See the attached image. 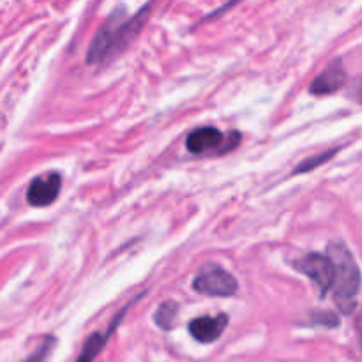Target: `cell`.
Returning <instances> with one entry per match:
<instances>
[{
	"mask_svg": "<svg viewBox=\"0 0 362 362\" xmlns=\"http://www.w3.org/2000/svg\"><path fill=\"white\" fill-rule=\"evenodd\" d=\"M225 136L216 127H200L194 129L193 133L187 136L186 147L191 154L200 156L207 154V152L218 151V154H223V145H225Z\"/></svg>",
	"mask_w": 362,
	"mask_h": 362,
	"instance_id": "cell-6",
	"label": "cell"
},
{
	"mask_svg": "<svg viewBox=\"0 0 362 362\" xmlns=\"http://www.w3.org/2000/svg\"><path fill=\"white\" fill-rule=\"evenodd\" d=\"M62 187V177L59 173L37 177L32 180L27 191V202L32 207H48L57 200Z\"/></svg>",
	"mask_w": 362,
	"mask_h": 362,
	"instance_id": "cell-5",
	"label": "cell"
},
{
	"mask_svg": "<svg viewBox=\"0 0 362 362\" xmlns=\"http://www.w3.org/2000/svg\"><path fill=\"white\" fill-rule=\"evenodd\" d=\"M296 267L297 271L306 274L317 285L320 297L327 296L329 290L332 288V283H334V265L327 255L311 253L297 260Z\"/></svg>",
	"mask_w": 362,
	"mask_h": 362,
	"instance_id": "cell-4",
	"label": "cell"
},
{
	"mask_svg": "<svg viewBox=\"0 0 362 362\" xmlns=\"http://www.w3.org/2000/svg\"><path fill=\"white\" fill-rule=\"evenodd\" d=\"M228 317L218 315V317H200L189 322V334L200 343H212L225 332Z\"/></svg>",
	"mask_w": 362,
	"mask_h": 362,
	"instance_id": "cell-7",
	"label": "cell"
},
{
	"mask_svg": "<svg viewBox=\"0 0 362 362\" xmlns=\"http://www.w3.org/2000/svg\"><path fill=\"white\" fill-rule=\"evenodd\" d=\"M357 329H359V336H361V343H362V315H361L359 322H357Z\"/></svg>",
	"mask_w": 362,
	"mask_h": 362,
	"instance_id": "cell-14",
	"label": "cell"
},
{
	"mask_svg": "<svg viewBox=\"0 0 362 362\" xmlns=\"http://www.w3.org/2000/svg\"><path fill=\"white\" fill-rule=\"evenodd\" d=\"M327 257L334 265V283L332 292L334 300L343 313H352L356 308V297L361 288V271L352 253L343 243H332L327 247Z\"/></svg>",
	"mask_w": 362,
	"mask_h": 362,
	"instance_id": "cell-2",
	"label": "cell"
},
{
	"mask_svg": "<svg viewBox=\"0 0 362 362\" xmlns=\"http://www.w3.org/2000/svg\"><path fill=\"white\" fill-rule=\"evenodd\" d=\"M313 320L318 322V324H325L327 327H336V325H338V317H334V315H331V313L315 315Z\"/></svg>",
	"mask_w": 362,
	"mask_h": 362,
	"instance_id": "cell-13",
	"label": "cell"
},
{
	"mask_svg": "<svg viewBox=\"0 0 362 362\" xmlns=\"http://www.w3.org/2000/svg\"><path fill=\"white\" fill-rule=\"evenodd\" d=\"M138 299H141V296H138L136 299L131 300V303L127 304V308H129L131 304L136 303ZM127 308H126V310L120 311V313L117 315L115 318H113V322H112V324H110V325H112V327H108V331H106V332H95V334H92L90 338H88L87 341H85L83 349H81V354H80V356H78L76 362H94L95 361V357H98L99 354H101V350L105 349V345H106V341H108L110 336H112L113 331H115V329L119 327L120 320H122V318L126 317Z\"/></svg>",
	"mask_w": 362,
	"mask_h": 362,
	"instance_id": "cell-8",
	"label": "cell"
},
{
	"mask_svg": "<svg viewBox=\"0 0 362 362\" xmlns=\"http://www.w3.org/2000/svg\"><path fill=\"white\" fill-rule=\"evenodd\" d=\"M53 346H55V338H52V336H48V338H45V341L39 345V349L35 350L34 354H32L30 357H28L25 362H46L48 359V356L52 354Z\"/></svg>",
	"mask_w": 362,
	"mask_h": 362,
	"instance_id": "cell-12",
	"label": "cell"
},
{
	"mask_svg": "<svg viewBox=\"0 0 362 362\" xmlns=\"http://www.w3.org/2000/svg\"><path fill=\"white\" fill-rule=\"evenodd\" d=\"M346 83V73L343 69L341 62H334L324 71V73L318 74L317 78L311 83L310 92L315 95H327L334 94L336 90L343 87Z\"/></svg>",
	"mask_w": 362,
	"mask_h": 362,
	"instance_id": "cell-9",
	"label": "cell"
},
{
	"mask_svg": "<svg viewBox=\"0 0 362 362\" xmlns=\"http://www.w3.org/2000/svg\"><path fill=\"white\" fill-rule=\"evenodd\" d=\"M177 315H179V304L173 303V300H166L161 306L158 308L154 315V322L159 329L163 331H170L173 329L177 322Z\"/></svg>",
	"mask_w": 362,
	"mask_h": 362,
	"instance_id": "cell-10",
	"label": "cell"
},
{
	"mask_svg": "<svg viewBox=\"0 0 362 362\" xmlns=\"http://www.w3.org/2000/svg\"><path fill=\"white\" fill-rule=\"evenodd\" d=\"M151 13V4L141 7L134 16L124 20L122 9H117L112 16L103 23L95 37L92 39L87 53L88 64H99L119 57L131 42L140 34L141 27L147 21Z\"/></svg>",
	"mask_w": 362,
	"mask_h": 362,
	"instance_id": "cell-1",
	"label": "cell"
},
{
	"mask_svg": "<svg viewBox=\"0 0 362 362\" xmlns=\"http://www.w3.org/2000/svg\"><path fill=\"white\" fill-rule=\"evenodd\" d=\"M193 288L202 296L209 297H232L235 296L239 285L237 279L225 271L223 267L214 264L204 265L193 279Z\"/></svg>",
	"mask_w": 362,
	"mask_h": 362,
	"instance_id": "cell-3",
	"label": "cell"
},
{
	"mask_svg": "<svg viewBox=\"0 0 362 362\" xmlns=\"http://www.w3.org/2000/svg\"><path fill=\"white\" fill-rule=\"evenodd\" d=\"M338 152V148H332V151H327V152H322V154L318 156H311V158L304 159L303 163H300L299 166H297L296 170H293V175H299V173H306V172H311V170L318 168L320 165H324V163H327L329 159L332 158V156Z\"/></svg>",
	"mask_w": 362,
	"mask_h": 362,
	"instance_id": "cell-11",
	"label": "cell"
}]
</instances>
